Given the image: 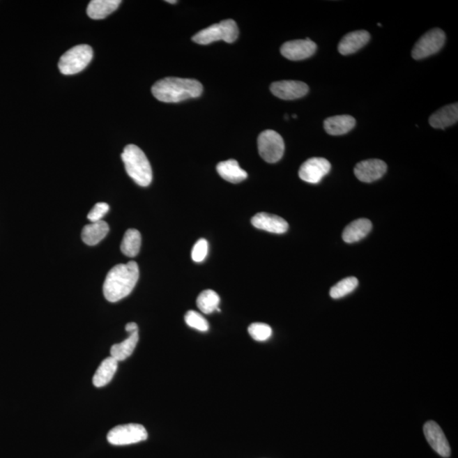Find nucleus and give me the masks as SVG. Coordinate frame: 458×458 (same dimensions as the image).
<instances>
[{
  "label": "nucleus",
  "mask_w": 458,
  "mask_h": 458,
  "mask_svg": "<svg viewBox=\"0 0 458 458\" xmlns=\"http://www.w3.org/2000/svg\"><path fill=\"white\" fill-rule=\"evenodd\" d=\"M139 277V268L135 261L119 264L109 270L105 277L103 292L109 303H117L130 295Z\"/></svg>",
  "instance_id": "1"
},
{
  "label": "nucleus",
  "mask_w": 458,
  "mask_h": 458,
  "mask_svg": "<svg viewBox=\"0 0 458 458\" xmlns=\"http://www.w3.org/2000/svg\"><path fill=\"white\" fill-rule=\"evenodd\" d=\"M153 96L165 103H178L201 96L203 86L189 78L166 77L156 82L151 89Z\"/></svg>",
  "instance_id": "2"
},
{
  "label": "nucleus",
  "mask_w": 458,
  "mask_h": 458,
  "mask_svg": "<svg viewBox=\"0 0 458 458\" xmlns=\"http://www.w3.org/2000/svg\"><path fill=\"white\" fill-rule=\"evenodd\" d=\"M121 159L125 165L129 177L137 185L147 187L152 182V169L146 154L141 148L135 144H128L124 148Z\"/></svg>",
  "instance_id": "3"
},
{
  "label": "nucleus",
  "mask_w": 458,
  "mask_h": 458,
  "mask_svg": "<svg viewBox=\"0 0 458 458\" xmlns=\"http://www.w3.org/2000/svg\"><path fill=\"white\" fill-rule=\"evenodd\" d=\"M238 37V27L234 20H225L199 31L194 35L193 41L199 45H210L211 43L222 40L226 43H234Z\"/></svg>",
  "instance_id": "4"
},
{
  "label": "nucleus",
  "mask_w": 458,
  "mask_h": 458,
  "mask_svg": "<svg viewBox=\"0 0 458 458\" xmlns=\"http://www.w3.org/2000/svg\"><path fill=\"white\" fill-rule=\"evenodd\" d=\"M93 49L87 45H80L66 51L59 61V69L64 75H73L87 68L93 59Z\"/></svg>",
  "instance_id": "5"
},
{
  "label": "nucleus",
  "mask_w": 458,
  "mask_h": 458,
  "mask_svg": "<svg viewBox=\"0 0 458 458\" xmlns=\"http://www.w3.org/2000/svg\"><path fill=\"white\" fill-rule=\"evenodd\" d=\"M258 151L261 158L268 163H276L283 158L284 142L282 136L273 130L262 132L258 137Z\"/></svg>",
  "instance_id": "6"
},
{
  "label": "nucleus",
  "mask_w": 458,
  "mask_h": 458,
  "mask_svg": "<svg viewBox=\"0 0 458 458\" xmlns=\"http://www.w3.org/2000/svg\"><path fill=\"white\" fill-rule=\"evenodd\" d=\"M147 430L139 424L119 425L109 430L107 441L113 445H127L147 440Z\"/></svg>",
  "instance_id": "7"
},
{
  "label": "nucleus",
  "mask_w": 458,
  "mask_h": 458,
  "mask_svg": "<svg viewBox=\"0 0 458 458\" xmlns=\"http://www.w3.org/2000/svg\"><path fill=\"white\" fill-rule=\"evenodd\" d=\"M445 42V33L443 30L434 29L429 31L418 39L415 44L412 56L415 60H422L439 52Z\"/></svg>",
  "instance_id": "8"
},
{
  "label": "nucleus",
  "mask_w": 458,
  "mask_h": 458,
  "mask_svg": "<svg viewBox=\"0 0 458 458\" xmlns=\"http://www.w3.org/2000/svg\"><path fill=\"white\" fill-rule=\"evenodd\" d=\"M331 170V164L328 160L320 158L308 159L301 165L299 177L309 183H319Z\"/></svg>",
  "instance_id": "9"
},
{
  "label": "nucleus",
  "mask_w": 458,
  "mask_h": 458,
  "mask_svg": "<svg viewBox=\"0 0 458 458\" xmlns=\"http://www.w3.org/2000/svg\"><path fill=\"white\" fill-rule=\"evenodd\" d=\"M318 46L310 38L284 43L281 47L282 56L291 61L305 60L315 54Z\"/></svg>",
  "instance_id": "10"
},
{
  "label": "nucleus",
  "mask_w": 458,
  "mask_h": 458,
  "mask_svg": "<svg viewBox=\"0 0 458 458\" xmlns=\"http://www.w3.org/2000/svg\"><path fill=\"white\" fill-rule=\"evenodd\" d=\"M270 90L273 96L281 100H292L307 95L309 87L303 82L284 80L272 84Z\"/></svg>",
  "instance_id": "11"
},
{
  "label": "nucleus",
  "mask_w": 458,
  "mask_h": 458,
  "mask_svg": "<svg viewBox=\"0 0 458 458\" xmlns=\"http://www.w3.org/2000/svg\"><path fill=\"white\" fill-rule=\"evenodd\" d=\"M386 171V163L379 159L362 160L356 164L354 169L356 177L364 183L377 181Z\"/></svg>",
  "instance_id": "12"
},
{
  "label": "nucleus",
  "mask_w": 458,
  "mask_h": 458,
  "mask_svg": "<svg viewBox=\"0 0 458 458\" xmlns=\"http://www.w3.org/2000/svg\"><path fill=\"white\" fill-rule=\"evenodd\" d=\"M424 433L427 441L440 456L449 457L451 456V448L443 430L436 422H427L424 426Z\"/></svg>",
  "instance_id": "13"
},
{
  "label": "nucleus",
  "mask_w": 458,
  "mask_h": 458,
  "mask_svg": "<svg viewBox=\"0 0 458 458\" xmlns=\"http://www.w3.org/2000/svg\"><path fill=\"white\" fill-rule=\"evenodd\" d=\"M252 223L254 228L273 234H284L289 229L288 222L284 219L276 215L265 213L254 215Z\"/></svg>",
  "instance_id": "14"
},
{
  "label": "nucleus",
  "mask_w": 458,
  "mask_h": 458,
  "mask_svg": "<svg viewBox=\"0 0 458 458\" xmlns=\"http://www.w3.org/2000/svg\"><path fill=\"white\" fill-rule=\"evenodd\" d=\"M370 40V34L365 30L354 31L344 36L339 42L338 50L342 56H349L361 49Z\"/></svg>",
  "instance_id": "15"
},
{
  "label": "nucleus",
  "mask_w": 458,
  "mask_h": 458,
  "mask_svg": "<svg viewBox=\"0 0 458 458\" xmlns=\"http://www.w3.org/2000/svg\"><path fill=\"white\" fill-rule=\"evenodd\" d=\"M458 121L457 103L445 105L429 117V123L434 128L445 129L456 124Z\"/></svg>",
  "instance_id": "16"
},
{
  "label": "nucleus",
  "mask_w": 458,
  "mask_h": 458,
  "mask_svg": "<svg viewBox=\"0 0 458 458\" xmlns=\"http://www.w3.org/2000/svg\"><path fill=\"white\" fill-rule=\"evenodd\" d=\"M355 125L354 117L349 115L328 117L323 123L324 130L333 136L346 135L354 128Z\"/></svg>",
  "instance_id": "17"
},
{
  "label": "nucleus",
  "mask_w": 458,
  "mask_h": 458,
  "mask_svg": "<svg viewBox=\"0 0 458 458\" xmlns=\"http://www.w3.org/2000/svg\"><path fill=\"white\" fill-rule=\"evenodd\" d=\"M372 227L373 226H372V222L369 219H358V220L350 223L344 229L342 236L343 240L344 242L349 243V244L362 241L370 233Z\"/></svg>",
  "instance_id": "18"
},
{
  "label": "nucleus",
  "mask_w": 458,
  "mask_h": 458,
  "mask_svg": "<svg viewBox=\"0 0 458 458\" xmlns=\"http://www.w3.org/2000/svg\"><path fill=\"white\" fill-rule=\"evenodd\" d=\"M217 171L223 179L233 183L244 181L248 177L247 172L242 169L236 160H228L219 163Z\"/></svg>",
  "instance_id": "19"
},
{
  "label": "nucleus",
  "mask_w": 458,
  "mask_h": 458,
  "mask_svg": "<svg viewBox=\"0 0 458 458\" xmlns=\"http://www.w3.org/2000/svg\"><path fill=\"white\" fill-rule=\"evenodd\" d=\"M117 367H119V362L112 356H109V358L103 360V362L98 367L95 375H93V385L98 388L107 386L114 377Z\"/></svg>",
  "instance_id": "20"
},
{
  "label": "nucleus",
  "mask_w": 458,
  "mask_h": 458,
  "mask_svg": "<svg viewBox=\"0 0 458 458\" xmlns=\"http://www.w3.org/2000/svg\"><path fill=\"white\" fill-rule=\"evenodd\" d=\"M107 222L99 221L86 225L82 232V240L88 245H96L104 240L109 233Z\"/></svg>",
  "instance_id": "21"
},
{
  "label": "nucleus",
  "mask_w": 458,
  "mask_h": 458,
  "mask_svg": "<svg viewBox=\"0 0 458 458\" xmlns=\"http://www.w3.org/2000/svg\"><path fill=\"white\" fill-rule=\"evenodd\" d=\"M120 0H93L87 9L89 17L93 20L107 17L119 7Z\"/></svg>",
  "instance_id": "22"
},
{
  "label": "nucleus",
  "mask_w": 458,
  "mask_h": 458,
  "mask_svg": "<svg viewBox=\"0 0 458 458\" xmlns=\"http://www.w3.org/2000/svg\"><path fill=\"white\" fill-rule=\"evenodd\" d=\"M139 339V331L132 333L129 337L123 342L116 344L111 348V356L117 362L124 361L130 356L135 350Z\"/></svg>",
  "instance_id": "23"
},
{
  "label": "nucleus",
  "mask_w": 458,
  "mask_h": 458,
  "mask_svg": "<svg viewBox=\"0 0 458 458\" xmlns=\"http://www.w3.org/2000/svg\"><path fill=\"white\" fill-rule=\"evenodd\" d=\"M141 234L138 230L130 229L124 234L121 250L125 256L135 257L139 253L141 247Z\"/></svg>",
  "instance_id": "24"
},
{
  "label": "nucleus",
  "mask_w": 458,
  "mask_h": 458,
  "mask_svg": "<svg viewBox=\"0 0 458 458\" xmlns=\"http://www.w3.org/2000/svg\"><path fill=\"white\" fill-rule=\"evenodd\" d=\"M197 307L205 314H210L215 311L220 312L218 305L220 303V297L213 289H206L199 293L197 300Z\"/></svg>",
  "instance_id": "25"
},
{
  "label": "nucleus",
  "mask_w": 458,
  "mask_h": 458,
  "mask_svg": "<svg viewBox=\"0 0 458 458\" xmlns=\"http://www.w3.org/2000/svg\"><path fill=\"white\" fill-rule=\"evenodd\" d=\"M358 287V280L355 277H346L336 284L330 289V296L333 299H339L353 292Z\"/></svg>",
  "instance_id": "26"
},
{
  "label": "nucleus",
  "mask_w": 458,
  "mask_h": 458,
  "mask_svg": "<svg viewBox=\"0 0 458 458\" xmlns=\"http://www.w3.org/2000/svg\"><path fill=\"white\" fill-rule=\"evenodd\" d=\"M249 335L257 342H266L273 335L272 328L268 324L254 323L248 328Z\"/></svg>",
  "instance_id": "27"
},
{
  "label": "nucleus",
  "mask_w": 458,
  "mask_h": 458,
  "mask_svg": "<svg viewBox=\"0 0 458 458\" xmlns=\"http://www.w3.org/2000/svg\"><path fill=\"white\" fill-rule=\"evenodd\" d=\"M185 323L194 330L206 332L209 330V323L201 314L195 311L187 312L185 316Z\"/></svg>",
  "instance_id": "28"
},
{
  "label": "nucleus",
  "mask_w": 458,
  "mask_h": 458,
  "mask_svg": "<svg viewBox=\"0 0 458 458\" xmlns=\"http://www.w3.org/2000/svg\"><path fill=\"white\" fill-rule=\"evenodd\" d=\"M207 254H208V242L205 238H201L192 250V259L195 262H201L206 259Z\"/></svg>",
  "instance_id": "29"
},
{
  "label": "nucleus",
  "mask_w": 458,
  "mask_h": 458,
  "mask_svg": "<svg viewBox=\"0 0 458 458\" xmlns=\"http://www.w3.org/2000/svg\"><path fill=\"white\" fill-rule=\"evenodd\" d=\"M109 207L108 204L105 202L97 203L92 210L88 214L89 220L92 222L101 221V219L105 217L109 211Z\"/></svg>",
  "instance_id": "30"
},
{
  "label": "nucleus",
  "mask_w": 458,
  "mask_h": 458,
  "mask_svg": "<svg viewBox=\"0 0 458 458\" xmlns=\"http://www.w3.org/2000/svg\"><path fill=\"white\" fill-rule=\"evenodd\" d=\"M125 330H126L129 334H132V333L139 331L138 325L135 323H129L126 325V327H125Z\"/></svg>",
  "instance_id": "31"
},
{
  "label": "nucleus",
  "mask_w": 458,
  "mask_h": 458,
  "mask_svg": "<svg viewBox=\"0 0 458 458\" xmlns=\"http://www.w3.org/2000/svg\"><path fill=\"white\" fill-rule=\"evenodd\" d=\"M167 2L169 3H177V1H176V0H172V1H171V0H167Z\"/></svg>",
  "instance_id": "32"
},
{
  "label": "nucleus",
  "mask_w": 458,
  "mask_h": 458,
  "mask_svg": "<svg viewBox=\"0 0 458 458\" xmlns=\"http://www.w3.org/2000/svg\"><path fill=\"white\" fill-rule=\"evenodd\" d=\"M378 26H381L382 25L381 24V23H378Z\"/></svg>",
  "instance_id": "33"
},
{
  "label": "nucleus",
  "mask_w": 458,
  "mask_h": 458,
  "mask_svg": "<svg viewBox=\"0 0 458 458\" xmlns=\"http://www.w3.org/2000/svg\"><path fill=\"white\" fill-rule=\"evenodd\" d=\"M293 119H296V115H293Z\"/></svg>",
  "instance_id": "34"
}]
</instances>
